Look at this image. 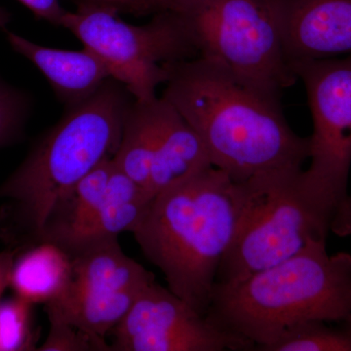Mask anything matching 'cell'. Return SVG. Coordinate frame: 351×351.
I'll list each match as a JSON object with an SVG mask.
<instances>
[{
    "label": "cell",
    "instance_id": "cell-1",
    "mask_svg": "<svg viewBox=\"0 0 351 351\" xmlns=\"http://www.w3.org/2000/svg\"><path fill=\"white\" fill-rule=\"evenodd\" d=\"M162 98L193 127L212 165L237 184L302 169L309 138L289 125L280 97L239 80L225 66L196 57L165 64Z\"/></svg>",
    "mask_w": 351,
    "mask_h": 351
},
{
    "label": "cell",
    "instance_id": "cell-6",
    "mask_svg": "<svg viewBox=\"0 0 351 351\" xmlns=\"http://www.w3.org/2000/svg\"><path fill=\"white\" fill-rule=\"evenodd\" d=\"M172 12L186 27L198 57L276 96L297 82L274 0H182Z\"/></svg>",
    "mask_w": 351,
    "mask_h": 351
},
{
    "label": "cell",
    "instance_id": "cell-8",
    "mask_svg": "<svg viewBox=\"0 0 351 351\" xmlns=\"http://www.w3.org/2000/svg\"><path fill=\"white\" fill-rule=\"evenodd\" d=\"M306 87L313 117L311 165L302 171L311 193L332 205L351 228V55L291 63Z\"/></svg>",
    "mask_w": 351,
    "mask_h": 351
},
{
    "label": "cell",
    "instance_id": "cell-23",
    "mask_svg": "<svg viewBox=\"0 0 351 351\" xmlns=\"http://www.w3.org/2000/svg\"><path fill=\"white\" fill-rule=\"evenodd\" d=\"M14 262H15V252L5 251L0 253V302H1L4 291L10 286Z\"/></svg>",
    "mask_w": 351,
    "mask_h": 351
},
{
    "label": "cell",
    "instance_id": "cell-20",
    "mask_svg": "<svg viewBox=\"0 0 351 351\" xmlns=\"http://www.w3.org/2000/svg\"><path fill=\"white\" fill-rule=\"evenodd\" d=\"M50 332L43 346V351H108L105 339L94 338L64 321L49 319Z\"/></svg>",
    "mask_w": 351,
    "mask_h": 351
},
{
    "label": "cell",
    "instance_id": "cell-4",
    "mask_svg": "<svg viewBox=\"0 0 351 351\" xmlns=\"http://www.w3.org/2000/svg\"><path fill=\"white\" fill-rule=\"evenodd\" d=\"M126 94L125 88L110 80L86 100L69 107L0 186V198L12 204L34 244L40 242L46 221L61 198L101 161L114 156L132 104Z\"/></svg>",
    "mask_w": 351,
    "mask_h": 351
},
{
    "label": "cell",
    "instance_id": "cell-3",
    "mask_svg": "<svg viewBox=\"0 0 351 351\" xmlns=\"http://www.w3.org/2000/svg\"><path fill=\"white\" fill-rule=\"evenodd\" d=\"M205 316L258 351L299 323L351 321V255H329L326 240H313L244 280L215 284Z\"/></svg>",
    "mask_w": 351,
    "mask_h": 351
},
{
    "label": "cell",
    "instance_id": "cell-22",
    "mask_svg": "<svg viewBox=\"0 0 351 351\" xmlns=\"http://www.w3.org/2000/svg\"><path fill=\"white\" fill-rule=\"evenodd\" d=\"M39 19L47 21L54 25H60L66 10L60 0H18Z\"/></svg>",
    "mask_w": 351,
    "mask_h": 351
},
{
    "label": "cell",
    "instance_id": "cell-25",
    "mask_svg": "<svg viewBox=\"0 0 351 351\" xmlns=\"http://www.w3.org/2000/svg\"><path fill=\"white\" fill-rule=\"evenodd\" d=\"M96 3L108 4L117 7L119 10H128L130 12L144 14L138 0H87Z\"/></svg>",
    "mask_w": 351,
    "mask_h": 351
},
{
    "label": "cell",
    "instance_id": "cell-19",
    "mask_svg": "<svg viewBox=\"0 0 351 351\" xmlns=\"http://www.w3.org/2000/svg\"><path fill=\"white\" fill-rule=\"evenodd\" d=\"M32 306L17 295L0 302V351L32 350Z\"/></svg>",
    "mask_w": 351,
    "mask_h": 351
},
{
    "label": "cell",
    "instance_id": "cell-2",
    "mask_svg": "<svg viewBox=\"0 0 351 351\" xmlns=\"http://www.w3.org/2000/svg\"><path fill=\"white\" fill-rule=\"evenodd\" d=\"M237 214V184L212 166L154 195L132 232L171 292L202 315L232 243Z\"/></svg>",
    "mask_w": 351,
    "mask_h": 351
},
{
    "label": "cell",
    "instance_id": "cell-11",
    "mask_svg": "<svg viewBox=\"0 0 351 351\" xmlns=\"http://www.w3.org/2000/svg\"><path fill=\"white\" fill-rule=\"evenodd\" d=\"M274 1L289 63L351 55V0Z\"/></svg>",
    "mask_w": 351,
    "mask_h": 351
},
{
    "label": "cell",
    "instance_id": "cell-13",
    "mask_svg": "<svg viewBox=\"0 0 351 351\" xmlns=\"http://www.w3.org/2000/svg\"><path fill=\"white\" fill-rule=\"evenodd\" d=\"M157 117L156 147L149 189L151 198L213 166L197 132L162 97L157 100Z\"/></svg>",
    "mask_w": 351,
    "mask_h": 351
},
{
    "label": "cell",
    "instance_id": "cell-5",
    "mask_svg": "<svg viewBox=\"0 0 351 351\" xmlns=\"http://www.w3.org/2000/svg\"><path fill=\"white\" fill-rule=\"evenodd\" d=\"M302 171H281L237 184V226L216 284L244 280L292 257L313 240H326L331 232L350 234L339 212L306 188Z\"/></svg>",
    "mask_w": 351,
    "mask_h": 351
},
{
    "label": "cell",
    "instance_id": "cell-12",
    "mask_svg": "<svg viewBox=\"0 0 351 351\" xmlns=\"http://www.w3.org/2000/svg\"><path fill=\"white\" fill-rule=\"evenodd\" d=\"M7 41L15 52L43 73L55 94L68 107L86 100L112 80L100 58L84 46L82 50L58 49L10 32H7Z\"/></svg>",
    "mask_w": 351,
    "mask_h": 351
},
{
    "label": "cell",
    "instance_id": "cell-18",
    "mask_svg": "<svg viewBox=\"0 0 351 351\" xmlns=\"http://www.w3.org/2000/svg\"><path fill=\"white\" fill-rule=\"evenodd\" d=\"M263 351H351V321L299 323L286 329Z\"/></svg>",
    "mask_w": 351,
    "mask_h": 351
},
{
    "label": "cell",
    "instance_id": "cell-24",
    "mask_svg": "<svg viewBox=\"0 0 351 351\" xmlns=\"http://www.w3.org/2000/svg\"><path fill=\"white\" fill-rule=\"evenodd\" d=\"M181 1L182 0H138L144 14L172 11Z\"/></svg>",
    "mask_w": 351,
    "mask_h": 351
},
{
    "label": "cell",
    "instance_id": "cell-7",
    "mask_svg": "<svg viewBox=\"0 0 351 351\" xmlns=\"http://www.w3.org/2000/svg\"><path fill=\"white\" fill-rule=\"evenodd\" d=\"M117 7L85 2L66 10L60 27L93 51L134 101H151L167 80L165 64L198 57L186 27L172 11L154 14L147 24H129Z\"/></svg>",
    "mask_w": 351,
    "mask_h": 351
},
{
    "label": "cell",
    "instance_id": "cell-15",
    "mask_svg": "<svg viewBox=\"0 0 351 351\" xmlns=\"http://www.w3.org/2000/svg\"><path fill=\"white\" fill-rule=\"evenodd\" d=\"M113 169V157H108L66 193L51 212L40 242L66 248L96 213Z\"/></svg>",
    "mask_w": 351,
    "mask_h": 351
},
{
    "label": "cell",
    "instance_id": "cell-17",
    "mask_svg": "<svg viewBox=\"0 0 351 351\" xmlns=\"http://www.w3.org/2000/svg\"><path fill=\"white\" fill-rule=\"evenodd\" d=\"M157 100L132 101L121 138L113 156L115 166L149 196V181L157 140ZM151 197V196H149Z\"/></svg>",
    "mask_w": 351,
    "mask_h": 351
},
{
    "label": "cell",
    "instance_id": "cell-26",
    "mask_svg": "<svg viewBox=\"0 0 351 351\" xmlns=\"http://www.w3.org/2000/svg\"><path fill=\"white\" fill-rule=\"evenodd\" d=\"M10 14L7 12L5 9L0 7V29H5L7 25L10 22Z\"/></svg>",
    "mask_w": 351,
    "mask_h": 351
},
{
    "label": "cell",
    "instance_id": "cell-10",
    "mask_svg": "<svg viewBox=\"0 0 351 351\" xmlns=\"http://www.w3.org/2000/svg\"><path fill=\"white\" fill-rule=\"evenodd\" d=\"M114 351L254 350L255 346L215 326L169 289L149 284L112 332Z\"/></svg>",
    "mask_w": 351,
    "mask_h": 351
},
{
    "label": "cell",
    "instance_id": "cell-9",
    "mask_svg": "<svg viewBox=\"0 0 351 351\" xmlns=\"http://www.w3.org/2000/svg\"><path fill=\"white\" fill-rule=\"evenodd\" d=\"M66 253L71 272L61 293L46 304L48 317L105 339L154 282V274L124 254L117 237L87 242Z\"/></svg>",
    "mask_w": 351,
    "mask_h": 351
},
{
    "label": "cell",
    "instance_id": "cell-14",
    "mask_svg": "<svg viewBox=\"0 0 351 351\" xmlns=\"http://www.w3.org/2000/svg\"><path fill=\"white\" fill-rule=\"evenodd\" d=\"M151 200L144 189L114 164L100 206L63 250L69 252L95 240L119 237L124 232H133L144 218Z\"/></svg>",
    "mask_w": 351,
    "mask_h": 351
},
{
    "label": "cell",
    "instance_id": "cell-21",
    "mask_svg": "<svg viewBox=\"0 0 351 351\" xmlns=\"http://www.w3.org/2000/svg\"><path fill=\"white\" fill-rule=\"evenodd\" d=\"M29 104L20 92L0 82V147L19 134Z\"/></svg>",
    "mask_w": 351,
    "mask_h": 351
},
{
    "label": "cell",
    "instance_id": "cell-16",
    "mask_svg": "<svg viewBox=\"0 0 351 351\" xmlns=\"http://www.w3.org/2000/svg\"><path fill=\"white\" fill-rule=\"evenodd\" d=\"M71 272V257L49 242L34 244L15 258L10 286L29 304H48L63 290Z\"/></svg>",
    "mask_w": 351,
    "mask_h": 351
}]
</instances>
